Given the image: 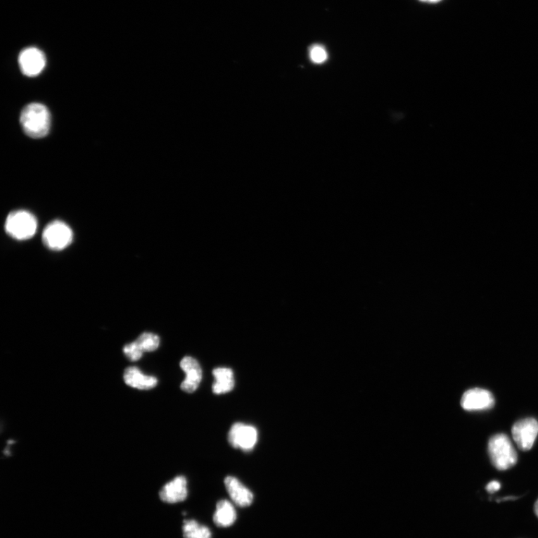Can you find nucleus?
Returning a JSON list of instances; mask_svg holds the SVG:
<instances>
[{"label": "nucleus", "mask_w": 538, "mask_h": 538, "mask_svg": "<svg viewBox=\"0 0 538 538\" xmlns=\"http://www.w3.org/2000/svg\"><path fill=\"white\" fill-rule=\"evenodd\" d=\"M501 485L497 481L490 482L486 487L487 492L489 494H494L500 489Z\"/></svg>", "instance_id": "obj_19"}, {"label": "nucleus", "mask_w": 538, "mask_h": 538, "mask_svg": "<svg viewBox=\"0 0 538 538\" xmlns=\"http://www.w3.org/2000/svg\"><path fill=\"white\" fill-rule=\"evenodd\" d=\"M309 56L313 63L322 64L328 59V53L324 46L316 44L310 48Z\"/></svg>", "instance_id": "obj_18"}, {"label": "nucleus", "mask_w": 538, "mask_h": 538, "mask_svg": "<svg viewBox=\"0 0 538 538\" xmlns=\"http://www.w3.org/2000/svg\"><path fill=\"white\" fill-rule=\"evenodd\" d=\"M420 1L425 4H437L442 1V0H420Z\"/></svg>", "instance_id": "obj_20"}, {"label": "nucleus", "mask_w": 538, "mask_h": 538, "mask_svg": "<svg viewBox=\"0 0 538 538\" xmlns=\"http://www.w3.org/2000/svg\"><path fill=\"white\" fill-rule=\"evenodd\" d=\"M181 367L186 373L181 389L188 393L194 392L198 388L203 376L199 363L193 357H185L181 362Z\"/></svg>", "instance_id": "obj_9"}, {"label": "nucleus", "mask_w": 538, "mask_h": 538, "mask_svg": "<svg viewBox=\"0 0 538 538\" xmlns=\"http://www.w3.org/2000/svg\"><path fill=\"white\" fill-rule=\"evenodd\" d=\"M511 432L519 449L528 451L533 447L538 435V422L534 418H523L513 425Z\"/></svg>", "instance_id": "obj_6"}, {"label": "nucleus", "mask_w": 538, "mask_h": 538, "mask_svg": "<svg viewBox=\"0 0 538 538\" xmlns=\"http://www.w3.org/2000/svg\"><path fill=\"white\" fill-rule=\"evenodd\" d=\"M143 352H151L159 348L160 339L152 333H143L136 340Z\"/></svg>", "instance_id": "obj_16"}, {"label": "nucleus", "mask_w": 538, "mask_h": 538, "mask_svg": "<svg viewBox=\"0 0 538 538\" xmlns=\"http://www.w3.org/2000/svg\"><path fill=\"white\" fill-rule=\"evenodd\" d=\"M224 485L227 493L237 506L245 508L252 504L254 494L236 478L227 476L224 480Z\"/></svg>", "instance_id": "obj_11"}, {"label": "nucleus", "mask_w": 538, "mask_h": 538, "mask_svg": "<svg viewBox=\"0 0 538 538\" xmlns=\"http://www.w3.org/2000/svg\"><path fill=\"white\" fill-rule=\"evenodd\" d=\"M488 452L493 465L499 470H507L518 462L516 449L504 434H498L489 439Z\"/></svg>", "instance_id": "obj_2"}, {"label": "nucleus", "mask_w": 538, "mask_h": 538, "mask_svg": "<svg viewBox=\"0 0 538 538\" xmlns=\"http://www.w3.org/2000/svg\"><path fill=\"white\" fill-rule=\"evenodd\" d=\"M236 517V511L231 502L224 499L217 504L213 521L218 527H229L235 523Z\"/></svg>", "instance_id": "obj_14"}, {"label": "nucleus", "mask_w": 538, "mask_h": 538, "mask_svg": "<svg viewBox=\"0 0 538 538\" xmlns=\"http://www.w3.org/2000/svg\"><path fill=\"white\" fill-rule=\"evenodd\" d=\"M6 231L18 241L32 238L37 231L38 222L28 211L17 210L11 212L6 222Z\"/></svg>", "instance_id": "obj_3"}, {"label": "nucleus", "mask_w": 538, "mask_h": 538, "mask_svg": "<svg viewBox=\"0 0 538 538\" xmlns=\"http://www.w3.org/2000/svg\"><path fill=\"white\" fill-rule=\"evenodd\" d=\"M42 238L44 245L48 248L61 250L73 241V232L65 223L55 221L46 226Z\"/></svg>", "instance_id": "obj_4"}, {"label": "nucleus", "mask_w": 538, "mask_h": 538, "mask_svg": "<svg viewBox=\"0 0 538 538\" xmlns=\"http://www.w3.org/2000/svg\"><path fill=\"white\" fill-rule=\"evenodd\" d=\"M124 380L126 385L138 390H150L158 385V378L150 376H146L141 372L136 366L128 367L124 373Z\"/></svg>", "instance_id": "obj_12"}, {"label": "nucleus", "mask_w": 538, "mask_h": 538, "mask_svg": "<svg viewBox=\"0 0 538 538\" xmlns=\"http://www.w3.org/2000/svg\"><path fill=\"white\" fill-rule=\"evenodd\" d=\"M187 480L184 476H177L167 483L160 490V497L166 504H177L186 499Z\"/></svg>", "instance_id": "obj_10"}, {"label": "nucleus", "mask_w": 538, "mask_h": 538, "mask_svg": "<svg viewBox=\"0 0 538 538\" xmlns=\"http://www.w3.org/2000/svg\"><path fill=\"white\" fill-rule=\"evenodd\" d=\"M183 534L184 538H212V533L205 525H200L195 520L184 521Z\"/></svg>", "instance_id": "obj_15"}, {"label": "nucleus", "mask_w": 538, "mask_h": 538, "mask_svg": "<svg viewBox=\"0 0 538 538\" xmlns=\"http://www.w3.org/2000/svg\"><path fill=\"white\" fill-rule=\"evenodd\" d=\"M212 374L215 380L212 385V391L214 394H224L233 390L235 381L231 369L217 368L213 370Z\"/></svg>", "instance_id": "obj_13"}, {"label": "nucleus", "mask_w": 538, "mask_h": 538, "mask_svg": "<svg viewBox=\"0 0 538 538\" xmlns=\"http://www.w3.org/2000/svg\"><path fill=\"white\" fill-rule=\"evenodd\" d=\"M534 513L536 514V516L538 518V499L534 504Z\"/></svg>", "instance_id": "obj_21"}, {"label": "nucleus", "mask_w": 538, "mask_h": 538, "mask_svg": "<svg viewBox=\"0 0 538 538\" xmlns=\"http://www.w3.org/2000/svg\"><path fill=\"white\" fill-rule=\"evenodd\" d=\"M21 127L28 136L33 139L45 137L49 133L51 117L43 104L33 103L23 108L20 117Z\"/></svg>", "instance_id": "obj_1"}, {"label": "nucleus", "mask_w": 538, "mask_h": 538, "mask_svg": "<svg viewBox=\"0 0 538 538\" xmlns=\"http://www.w3.org/2000/svg\"><path fill=\"white\" fill-rule=\"evenodd\" d=\"M257 428L241 423L233 424L229 433L230 444L244 451L252 450L257 444Z\"/></svg>", "instance_id": "obj_5"}, {"label": "nucleus", "mask_w": 538, "mask_h": 538, "mask_svg": "<svg viewBox=\"0 0 538 538\" xmlns=\"http://www.w3.org/2000/svg\"><path fill=\"white\" fill-rule=\"evenodd\" d=\"M19 65L22 73L29 77L39 75L46 66V58L37 48L30 47L19 56Z\"/></svg>", "instance_id": "obj_8"}, {"label": "nucleus", "mask_w": 538, "mask_h": 538, "mask_svg": "<svg viewBox=\"0 0 538 538\" xmlns=\"http://www.w3.org/2000/svg\"><path fill=\"white\" fill-rule=\"evenodd\" d=\"M123 352L129 360L133 362L140 360L143 353L136 341L126 345Z\"/></svg>", "instance_id": "obj_17"}, {"label": "nucleus", "mask_w": 538, "mask_h": 538, "mask_svg": "<svg viewBox=\"0 0 538 538\" xmlns=\"http://www.w3.org/2000/svg\"><path fill=\"white\" fill-rule=\"evenodd\" d=\"M461 404L466 411H486L494 408L495 399L493 394L489 391L481 388H474L464 392Z\"/></svg>", "instance_id": "obj_7"}]
</instances>
